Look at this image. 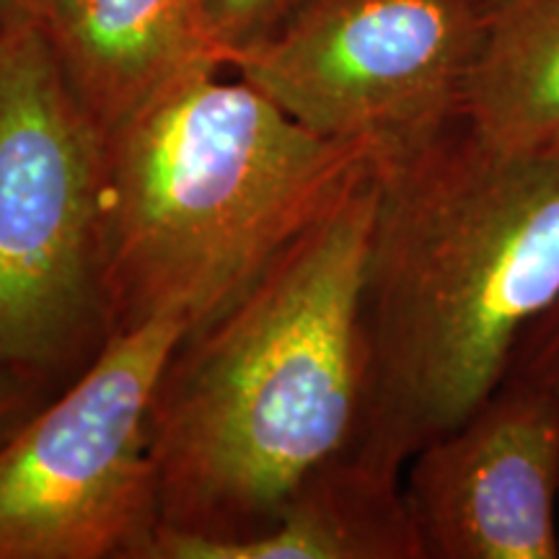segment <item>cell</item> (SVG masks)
I'll return each instance as SVG.
<instances>
[{
	"label": "cell",
	"mask_w": 559,
	"mask_h": 559,
	"mask_svg": "<svg viewBox=\"0 0 559 559\" xmlns=\"http://www.w3.org/2000/svg\"><path fill=\"white\" fill-rule=\"evenodd\" d=\"M506 379L531 383L559 396V298L521 340Z\"/></svg>",
	"instance_id": "7c38bea8"
},
{
	"label": "cell",
	"mask_w": 559,
	"mask_h": 559,
	"mask_svg": "<svg viewBox=\"0 0 559 559\" xmlns=\"http://www.w3.org/2000/svg\"><path fill=\"white\" fill-rule=\"evenodd\" d=\"M145 559H425L404 474L355 451L293 495L262 534L239 542L153 536Z\"/></svg>",
	"instance_id": "9c48e42d"
},
{
	"label": "cell",
	"mask_w": 559,
	"mask_h": 559,
	"mask_svg": "<svg viewBox=\"0 0 559 559\" xmlns=\"http://www.w3.org/2000/svg\"><path fill=\"white\" fill-rule=\"evenodd\" d=\"M464 120L502 151L559 153V0H489Z\"/></svg>",
	"instance_id": "30bf717a"
},
{
	"label": "cell",
	"mask_w": 559,
	"mask_h": 559,
	"mask_svg": "<svg viewBox=\"0 0 559 559\" xmlns=\"http://www.w3.org/2000/svg\"><path fill=\"white\" fill-rule=\"evenodd\" d=\"M223 70H194L104 135L111 334L158 317L200 330L373 156L317 135Z\"/></svg>",
	"instance_id": "3957f363"
},
{
	"label": "cell",
	"mask_w": 559,
	"mask_h": 559,
	"mask_svg": "<svg viewBox=\"0 0 559 559\" xmlns=\"http://www.w3.org/2000/svg\"><path fill=\"white\" fill-rule=\"evenodd\" d=\"M185 321L111 334L0 445V559H145L160 526L151 415Z\"/></svg>",
	"instance_id": "5b68a950"
},
{
	"label": "cell",
	"mask_w": 559,
	"mask_h": 559,
	"mask_svg": "<svg viewBox=\"0 0 559 559\" xmlns=\"http://www.w3.org/2000/svg\"><path fill=\"white\" fill-rule=\"evenodd\" d=\"M58 383L26 373V370H0V445L58 391Z\"/></svg>",
	"instance_id": "4fadbf2b"
},
{
	"label": "cell",
	"mask_w": 559,
	"mask_h": 559,
	"mask_svg": "<svg viewBox=\"0 0 559 559\" xmlns=\"http://www.w3.org/2000/svg\"><path fill=\"white\" fill-rule=\"evenodd\" d=\"M55 60L102 135L202 68H226L207 0H47Z\"/></svg>",
	"instance_id": "ba28073f"
},
{
	"label": "cell",
	"mask_w": 559,
	"mask_h": 559,
	"mask_svg": "<svg viewBox=\"0 0 559 559\" xmlns=\"http://www.w3.org/2000/svg\"><path fill=\"white\" fill-rule=\"evenodd\" d=\"M353 451L404 474L506 381L559 298V153L502 151L464 115L373 153Z\"/></svg>",
	"instance_id": "6da1fadb"
},
{
	"label": "cell",
	"mask_w": 559,
	"mask_h": 559,
	"mask_svg": "<svg viewBox=\"0 0 559 559\" xmlns=\"http://www.w3.org/2000/svg\"><path fill=\"white\" fill-rule=\"evenodd\" d=\"M47 0H0V21L32 19L39 21L45 13Z\"/></svg>",
	"instance_id": "5bb4252c"
},
{
	"label": "cell",
	"mask_w": 559,
	"mask_h": 559,
	"mask_svg": "<svg viewBox=\"0 0 559 559\" xmlns=\"http://www.w3.org/2000/svg\"><path fill=\"white\" fill-rule=\"evenodd\" d=\"M298 3L300 0H207L210 24L226 68L236 52L247 50L283 24Z\"/></svg>",
	"instance_id": "8fae6325"
},
{
	"label": "cell",
	"mask_w": 559,
	"mask_h": 559,
	"mask_svg": "<svg viewBox=\"0 0 559 559\" xmlns=\"http://www.w3.org/2000/svg\"><path fill=\"white\" fill-rule=\"evenodd\" d=\"M376 200L370 156L228 309L179 340L151 415L156 534H262L306 479L353 451Z\"/></svg>",
	"instance_id": "7a4b0ae2"
},
{
	"label": "cell",
	"mask_w": 559,
	"mask_h": 559,
	"mask_svg": "<svg viewBox=\"0 0 559 559\" xmlns=\"http://www.w3.org/2000/svg\"><path fill=\"white\" fill-rule=\"evenodd\" d=\"M489 0H300L228 60L321 138L396 148L464 115Z\"/></svg>",
	"instance_id": "8992f818"
},
{
	"label": "cell",
	"mask_w": 559,
	"mask_h": 559,
	"mask_svg": "<svg viewBox=\"0 0 559 559\" xmlns=\"http://www.w3.org/2000/svg\"><path fill=\"white\" fill-rule=\"evenodd\" d=\"M109 337L104 135L39 21H0V370L66 386Z\"/></svg>",
	"instance_id": "277c9868"
},
{
	"label": "cell",
	"mask_w": 559,
	"mask_h": 559,
	"mask_svg": "<svg viewBox=\"0 0 559 559\" xmlns=\"http://www.w3.org/2000/svg\"><path fill=\"white\" fill-rule=\"evenodd\" d=\"M425 559H559V396L506 379L404 466Z\"/></svg>",
	"instance_id": "52a82bcc"
}]
</instances>
